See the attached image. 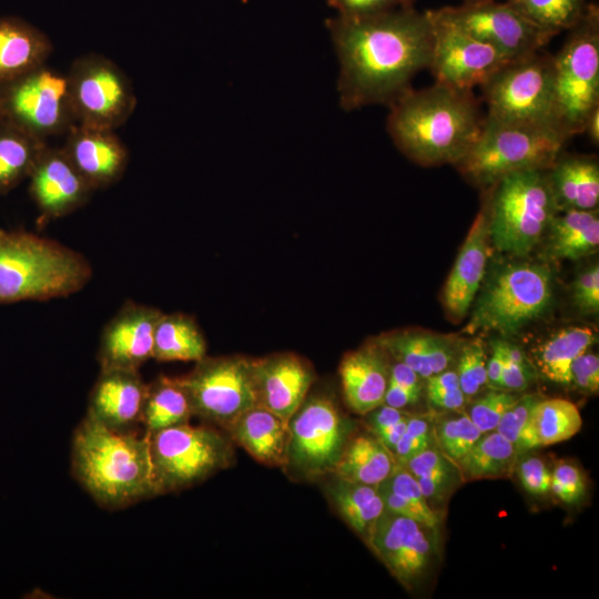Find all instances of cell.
Segmentation results:
<instances>
[{
    "instance_id": "38",
    "label": "cell",
    "mask_w": 599,
    "mask_h": 599,
    "mask_svg": "<svg viewBox=\"0 0 599 599\" xmlns=\"http://www.w3.org/2000/svg\"><path fill=\"white\" fill-rule=\"evenodd\" d=\"M439 335L420 331H396L383 334L377 343L395 361L402 362L422 378L433 375L430 355Z\"/></svg>"
},
{
    "instance_id": "22",
    "label": "cell",
    "mask_w": 599,
    "mask_h": 599,
    "mask_svg": "<svg viewBox=\"0 0 599 599\" xmlns=\"http://www.w3.org/2000/svg\"><path fill=\"white\" fill-rule=\"evenodd\" d=\"M139 370L109 368L100 375L89 396L87 415L114 430H129L141 423L146 395Z\"/></svg>"
},
{
    "instance_id": "42",
    "label": "cell",
    "mask_w": 599,
    "mask_h": 599,
    "mask_svg": "<svg viewBox=\"0 0 599 599\" xmlns=\"http://www.w3.org/2000/svg\"><path fill=\"white\" fill-rule=\"evenodd\" d=\"M379 485L415 507L427 527L435 529L438 525V517L426 501L416 478L403 465L397 463L392 474Z\"/></svg>"
},
{
    "instance_id": "37",
    "label": "cell",
    "mask_w": 599,
    "mask_h": 599,
    "mask_svg": "<svg viewBox=\"0 0 599 599\" xmlns=\"http://www.w3.org/2000/svg\"><path fill=\"white\" fill-rule=\"evenodd\" d=\"M534 423L540 446H548L573 437L581 429L582 418L573 403L549 398L537 403Z\"/></svg>"
},
{
    "instance_id": "1",
    "label": "cell",
    "mask_w": 599,
    "mask_h": 599,
    "mask_svg": "<svg viewBox=\"0 0 599 599\" xmlns=\"http://www.w3.org/2000/svg\"><path fill=\"white\" fill-rule=\"evenodd\" d=\"M339 62L337 91L345 111L370 104L390 105L428 68L433 21L414 7L361 18L325 21Z\"/></svg>"
},
{
    "instance_id": "3",
    "label": "cell",
    "mask_w": 599,
    "mask_h": 599,
    "mask_svg": "<svg viewBox=\"0 0 599 599\" xmlns=\"http://www.w3.org/2000/svg\"><path fill=\"white\" fill-rule=\"evenodd\" d=\"M71 469L105 508L119 509L158 496L149 435L114 430L88 415L72 438Z\"/></svg>"
},
{
    "instance_id": "50",
    "label": "cell",
    "mask_w": 599,
    "mask_h": 599,
    "mask_svg": "<svg viewBox=\"0 0 599 599\" xmlns=\"http://www.w3.org/2000/svg\"><path fill=\"white\" fill-rule=\"evenodd\" d=\"M337 16L361 18L378 14L399 6L398 0H326Z\"/></svg>"
},
{
    "instance_id": "35",
    "label": "cell",
    "mask_w": 599,
    "mask_h": 599,
    "mask_svg": "<svg viewBox=\"0 0 599 599\" xmlns=\"http://www.w3.org/2000/svg\"><path fill=\"white\" fill-rule=\"evenodd\" d=\"M519 451L497 430L485 433L456 463L464 479L499 478L515 468Z\"/></svg>"
},
{
    "instance_id": "44",
    "label": "cell",
    "mask_w": 599,
    "mask_h": 599,
    "mask_svg": "<svg viewBox=\"0 0 599 599\" xmlns=\"http://www.w3.org/2000/svg\"><path fill=\"white\" fill-rule=\"evenodd\" d=\"M434 434L427 419L409 415L406 429L393 454L397 463H403L417 453L430 447Z\"/></svg>"
},
{
    "instance_id": "26",
    "label": "cell",
    "mask_w": 599,
    "mask_h": 599,
    "mask_svg": "<svg viewBox=\"0 0 599 599\" xmlns=\"http://www.w3.org/2000/svg\"><path fill=\"white\" fill-rule=\"evenodd\" d=\"M52 48L50 39L29 22L0 18V84L45 64Z\"/></svg>"
},
{
    "instance_id": "30",
    "label": "cell",
    "mask_w": 599,
    "mask_h": 599,
    "mask_svg": "<svg viewBox=\"0 0 599 599\" xmlns=\"http://www.w3.org/2000/svg\"><path fill=\"white\" fill-rule=\"evenodd\" d=\"M596 341L593 329L586 326L561 328L546 338L534 351L539 373L548 380L570 385V367Z\"/></svg>"
},
{
    "instance_id": "51",
    "label": "cell",
    "mask_w": 599,
    "mask_h": 599,
    "mask_svg": "<svg viewBox=\"0 0 599 599\" xmlns=\"http://www.w3.org/2000/svg\"><path fill=\"white\" fill-rule=\"evenodd\" d=\"M457 475H459V473L439 474L415 478L426 501L429 505V501L440 500L446 496L448 490L453 488Z\"/></svg>"
},
{
    "instance_id": "62",
    "label": "cell",
    "mask_w": 599,
    "mask_h": 599,
    "mask_svg": "<svg viewBox=\"0 0 599 599\" xmlns=\"http://www.w3.org/2000/svg\"><path fill=\"white\" fill-rule=\"evenodd\" d=\"M499 1V0H465V2Z\"/></svg>"
},
{
    "instance_id": "11",
    "label": "cell",
    "mask_w": 599,
    "mask_h": 599,
    "mask_svg": "<svg viewBox=\"0 0 599 599\" xmlns=\"http://www.w3.org/2000/svg\"><path fill=\"white\" fill-rule=\"evenodd\" d=\"M65 75L74 124L114 131L133 113L136 98L132 83L106 57L82 55Z\"/></svg>"
},
{
    "instance_id": "32",
    "label": "cell",
    "mask_w": 599,
    "mask_h": 599,
    "mask_svg": "<svg viewBox=\"0 0 599 599\" xmlns=\"http://www.w3.org/2000/svg\"><path fill=\"white\" fill-rule=\"evenodd\" d=\"M326 488L329 500L344 521L366 540L385 509L377 487L335 476Z\"/></svg>"
},
{
    "instance_id": "45",
    "label": "cell",
    "mask_w": 599,
    "mask_h": 599,
    "mask_svg": "<svg viewBox=\"0 0 599 599\" xmlns=\"http://www.w3.org/2000/svg\"><path fill=\"white\" fill-rule=\"evenodd\" d=\"M399 464L416 478L459 473L454 461L445 456L439 449L433 447H428Z\"/></svg>"
},
{
    "instance_id": "19",
    "label": "cell",
    "mask_w": 599,
    "mask_h": 599,
    "mask_svg": "<svg viewBox=\"0 0 599 599\" xmlns=\"http://www.w3.org/2000/svg\"><path fill=\"white\" fill-rule=\"evenodd\" d=\"M163 312L128 300L104 325L97 354L100 369L139 370L153 353L155 326Z\"/></svg>"
},
{
    "instance_id": "53",
    "label": "cell",
    "mask_w": 599,
    "mask_h": 599,
    "mask_svg": "<svg viewBox=\"0 0 599 599\" xmlns=\"http://www.w3.org/2000/svg\"><path fill=\"white\" fill-rule=\"evenodd\" d=\"M368 414V423L374 435L389 428L409 415L402 409L385 404L379 405Z\"/></svg>"
},
{
    "instance_id": "4",
    "label": "cell",
    "mask_w": 599,
    "mask_h": 599,
    "mask_svg": "<svg viewBox=\"0 0 599 599\" xmlns=\"http://www.w3.org/2000/svg\"><path fill=\"white\" fill-rule=\"evenodd\" d=\"M92 275L82 253L32 232L0 227V304L68 297Z\"/></svg>"
},
{
    "instance_id": "7",
    "label": "cell",
    "mask_w": 599,
    "mask_h": 599,
    "mask_svg": "<svg viewBox=\"0 0 599 599\" xmlns=\"http://www.w3.org/2000/svg\"><path fill=\"white\" fill-rule=\"evenodd\" d=\"M556 118L571 138L585 132L590 113L599 106V9L589 4L554 55Z\"/></svg>"
},
{
    "instance_id": "61",
    "label": "cell",
    "mask_w": 599,
    "mask_h": 599,
    "mask_svg": "<svg viewBox=\"0 0 599 599\" xmlns=\"http://www.w3.org/2000/svg\"><path fill=\"white\" fill-rule=\"evenodd\" d=\"M400 7H413L414 0H398Z\"/></svg>"
},
{
    "instance_id": "60",
    "label": "cell",
    "mask_w": 599,
    "mask_h": 599,
    "mask_svg": "<svg viewBox=\"0 0 599 599\" xmlns=\"http://www.w3.org/2000/svg\"><path fill=\"white\" fill-rule=\"evenodd\" d=\"M590 138V140L598 144L599 141V106L596 108L590 115L588 116L585 132Z\"/></svg>"
},
{
    "instance_id": "16",
    "label": "cell",
    "mask_w": 599,
    "mask_h": 599,
    "mask_svg": "<svg viewBox=\"0 0 599 599\" xmlns=\"http://www.w3.org/2000/svg\"><path fill=\"white\" fill-rule=\"evenodd\" d=\"M429 14L433 21V48L428 69L435 82L473 91L510 61L491 45L436 18L432 10Z\"/></svg>"
},
{
    "instance_id": "31",
    "label": "cell",
    "mask_w": 599,
    "mask_h": 599,
    "mask_svg": "<svg viewBox=\"0 0 599 599\" xmlns=\"http://www.w3.org/2000/svg\"><path fill=\"white\" fill-rule=\"evenodd\" d=\"M205 356L206 341L195 318L184 313H163L154 331L152 358L196 363Z\"/></svg>"
},
{
    "instance_id": "6",
    "label": "cell",
    "mask_w": 599,
    "mask_h": 599,
    "mask_svg": "<svg viewBox=\"0 0 599 599\" xmlns=\"http://www.w3.org/2000/svg\"><path fill=\"white\" fill-rule=\"evenodd\" d=\"M488 189L483 205L493 245L502 253L526 256L559 212L546 170L515 172Z\"/></svg>"
},
{
    "instance_id": "8",
    "label": "cell",
    "mask_w": 599,
    "mask_h": 599,
    "mask_svg": "<svg viewBox=\"0 0 599 599\" xmlns=\"http://www.w3.org/2000/svg\"><path fill=\"white\" fill-rule=\"evenodd\" d=\"M149 438L158 495L191 487L233 461L231 441L212 427L185 423Z\"/></svg>"
},
{
    "instance_id": "41",
    "label": "cell",
    "mask_w": 599,
    "mask_h": 599,
    "mask_svg": "<svg viewBox=\"0 0 599 599\" xmlns=\"http://www.w3.org/2000/svg\"><path fill=\"white\" fill-rule=\"evenodd\" d=\"M456 373L460 389L467 398L476 395L487 384V355L480 339L471 341L463 347Z\"/></svg>"
},
{
    "instance_id": "21",
    "label": "cell",
    "mask_w": 599,
    "mask_h": 599,
    "mask_svg": "<svg viewBox=\"0 0 599 599\" xmlns=\"http://www.w3.org/2000/svg\"><path fill=\"white\" fill-rule=\"evenodd\" d=\"M62 150L94 191L116 183L129 162V151L113 130L73 124Z\"/></svg>"
},
{
    "instance_id": "13",
    "label": "cell",
    "mask_w": 599,
    "mask_h": 599,
    "mask_svg": "<svg viewBox=\"0 0 599 599\" xmlns=\"http://www.w3.org/2000/svg\"><path fill=\"white\" fill-rule=\"evenodd\" d=\"M3 120L45 141L74 124L67 75L45 64L0 84Z\"/></svg>"
},
{
    "instance_id": "24",
    "label": "cell",
    "mask_w": 599,
    "mask_h": 599,
    "mask_svg": "<svg viewBox=\"0 0 599 599\" xmlns=\"http://www.w3.org/2000/svg\"><path fill=\"white\" fill-rule=\"evenodd\" d=\"M342 390L347 406L367 415L384 402L389 378L386 352L377 343L347 353L339 365Z\"/></svg>"
},
{
    "instance_id": "10",
    "label": "cell",
    "mask_w": 599,
    "mask_h": 599,
    "mask_svg": "<svg viewBox=\"0 0 599 599\" xmlns=\"http://www.w3.org/2000/svg\"><path fill=\"white\" fill-rule=\"evenodd\" d=\"M554 73V55L539 51L507 62L481 85L486 116L561 129L555 110Z\"/></svg>"
},
{
    "instance_id": "2",
    "label": "cell",
    "mask_w": 599,
    "mask_h": 599,
    "mask_svg": "<svg viewBox=\"0 0 599 599\" xmlns=\"http://www.w3.org/2000/svg\"><path fill=\"white\" fill-rule=\"evenodd\" d=\"M389 109L387 131L393 142L424 166L455 165L479 136L485 119L473 91L439 82L410 88Z\"/></svg>"
},
{
    "instance_id": "55",
    "label": "cell",
    "mask_w": 599,
    "mask_h": 599,
    "mask_svg": "<svg viewBox=\"0 0 599 599\" xmlns=\"http://www.w3.org/2000/svg\"><path fill=\"white\" fill-rule=\"evenodd\" d=\"M420 397V392L412 390L388 380L383 404L402 409L416 403Z\"/></svg>"
},
{
    "instance_id": "47",
    "label": "cell",
    "mask_w": 599,
    "mask_h": 599,
    "mask_svg": "<svg viewBox=\"0 0 599 599\" xmlns=\"http://www.w3.org/2000/svg\"><path fill=\"white\" fill-rule=\"evenodd\" d=\"M572 300L586 314L599 311V266L596 264L582 272L572 285Z\"/></svg>"
},
{
    "instance_id": "46",
    "label": "cell",
    "mask_w": 599,
    "mask_h": 599,
    "mask_svg": "<svg viewBox=\"0 0 599 599\" xmlns=\"http://www.w3.org/2000/svg\"><path fill=\"white\" fill-rule=\"evenodd\" d=\"M586 489L580 470L571 464L560 463L551 473L550 490L564 502L578 501Z\"/></svg>"
},
{
    "instance_id": "43",
    "label": "cell",
    "mask_w": 599,
    "mask_h": 599,
    "mask_svg": "<svg viewBox=\"0 0 599 599\" xmlns=\"http://www.w3.org/2000/svg\"><path fill=\"white\" fill-rule=\"evenodd\" d=\"M518 399L508 392H489L471 404L467 415L483 434L493 432Z\"/></svg>"
},
{
    "instance_id": "54",
    "label": "cell",
    "mask_w": 599,
    "mask_h": 599,
    "mask_svg": "<svg viewBox=\"0 0 599 599\" xmlns=\"http://www.w3.org/2000/svg\"><path fill=\"white\" fill-rule=\"evenodd\" d=\"M427 396L433 406L444 410H458L465 405L467 399L460 387L450 389H427Z\"/></svg>"
},
{
    "instance_id": "27",
    "label": "cell",
    "mask_w": 599,
    "mask_h": 599,
    "mask_svg": "<svg viewBox=\"0 0 599 599\" xmlns=\"http://www.w3.org/2000/svg\"><path fill=\"white\" fill-rule=\"evenodd\" d=\"M546 173L559 211L597 210L599 165L595 156L561 153Z\"/></svg>"
},
{
    "instance_id": "9",
    "label": "cell",
    "mask_w": 599,
    "mask_h": 599,
    "mask_svg": "<svg viewBox=\"0 0 599 599\" xmlns=\"http://www.w3.org/2000/svg\"><path fill=\"white\" fill-rule=\"evenodd\" d=\"M551 298L552 277L547 265L521 263L506 266L484 290L466 331L511 336L540 316Z\"/></svg>"
},
{
    "instance_id": "63",
    "label": "cell",
    "mask_w": 599,
    "mask_h": 599,
    "mask_svg": "<svg viewBox=\"0 0 599 599\" xmlns=\"http://www.w3.org/2000/svg\"><path fill=\"white\" fill-rule=\"evenodd\" d=\"M2 121H3V116H2V113H1V109H0V124H1Z\"/></svg>"
},
{
    "instance_id": "49",
    "label": "cell",
    "mask_w": 599,
    "mask_h": 599,
    "mask_svg": "<svg viewBox=\"0 0 599 599\" xmlns=\"http://www.w3.org/2000/svg\"><path fill=\"white\" fill-rule=\"evenodd\" d=\"M570 384L587 393L599 389V358L597 354L583 353L570 367Z\"/></svg>"
},
{
    "instance_id": "20",
    "label": "cell",
    "mask_w": 599,
    "mask_h": 599,
    "mask_svg": "<svg viewBox=\"0 0 599 599\" xmlns=\"http://www.w3.org/2000/svg\"><path fill=\"white\" fill-rule=\"evenodd\" d=\"M257 405L290 423L311 389L315 374L308 362L293 353L252 359Z\"/></svg>"
},
{
    "instance_id": "34",
    "label": "cell",
    "mask_w": 599,
    "mask_h": 599,
    "mask_svg": "<svg viewBox=\"0 0 599 599\" xmlns=\"http://www.w3.org/2000/svg\"><path fill=\"white\" fill-rule=\"evenodd\" d=\"M191 417L186 394L176 377L160 375L148 384L141 416L145 434L189 423Z\"/></svg>"
},
{
    "instance_id": "48",
    "label": "cell",
    "mask_w": 599,
    "mask_h": 599,
    "mask_svg": "<svg viewBox=\"0 0 599 599\" xmlns=\"http://www.w3.org/2000/svg\"><path fill=\"white\" fill-rule=\"evenodd\" d=\"M522 487L530 494L542 495L550 490L551 471L542 459L527 457L518 465Z\"/></svg>"
},
{
    "instance_id": "33",
    "label": "cell",
    "mask_w": 599,
    "mask_h": 599,
    "mask_svg": "<svg viewBox=\"0 0 599 599\" xmlns=\"http://www.w3.org/2000/svg\"><path fill=\"white\" fill-rule=\"evenodd\" d=\"M47 146L40 140L3 120L0 124V196L6 195L31 174Z\"/></svg>"
},
{
    "instance_id": "17",
    "label": "cell",
    "mask_w": 599,
    "mask_h": 599,
    "mask_svg": "<svg viewBox=\"0 0 599 599\" xmlns=\"http://www.w3.org/2000/svg\"><path fill=\"white\" fill-rule=\"evenodd\" d=\"M415 519L385 510L365 542L405 587L416 583L429 568L433 555L428 530Z\"/></svg>"
},
{
    "instance_id": "14",
    "label": "cell",
    "mask_w": 599,
    "mask_h": 599,
    "mask_svg": "<svg viewBox=\"0 0 599 599\" xmlns=\"http://www.w3.org/2000/svg\"><path fill=\"white\" fill-rule=\"evenodd\" d=\"M288 427L285 465L304 477L333 473L351 429L333 398L326 394L306 396Z\"/></svg>"
},
{
    "instance_id": "39",
    "label": "cell",
    "mask_w": 599,
    "mask_h": 599,
    "mask_svg": "<svg viewBox=\"0 0 599 599\" xmlns=\"http://www.w3.org/2000/svg\"><path fill=\"white\" fill-rule=\"evenodd\" d=\"M540 399V396L532 394L519 397L517 403L504 414L495 429L519 453L540 446L534 423V410Z\"/></svg>"
},
{
    "instance_id": "52",
    "label": "cell",
    "mask_w": 599,
    "mask_h": 599,
    "mask_svg": "<svg viewBox=\"0 0 599 599\" xmlns=\"http://www.w3.org/2000/svg\"><path fill=\"white\" fill-rule=\"evenodd\" d=\"M529 383L530 373L527 368V364L515 363L506 357L499 389L520 392L526 389Z\"/></svg>"
},
{
    "instance_id": "59",
    "label": "cell",
    "mask_w": 599,
    "mask_h": 599,
    "mask_svg": "<svg viewBox=\"0 0 599 599\" xmlns=\"http://www.w3.org/2000/svg\"><path fill=\"white\" fill-rule=\"evenodd\" d=\"M408 417H409V415L407 417H405L404 419H402L400 422H398L397 424L390 426L389 428L379 432L375 436L387 448H389L392 451H394L396 445L398 444V441L400 440L402 436L405 433Z\"/></svg>"
},
{
    "instance_id": "56",
    "label": "cell",
    "mask_w": 599,
    "mask_h": 599,
    "mask_svg": "<svg viewBox=\"0 0 599 599\" xmlns=\"http://www.w3.org/2000/svg\"><path fill=\"white\" fill-rule=\"evenodd\" d=\"M420 379L422 377L415 370H413L410 367H408L402 362L396 361V363L392 367H389L388 380L412 390L422 393Z\"/></svg>"
},
{
    "instance_id": "28",
    "label": "cell",
    "mask_w": 599,
    "mask_h": 599,
    "mask_svg": "<svg viewBox=\"0 0 599 599\" xmlns=\"http://www.w3.org/2000/svg\"><path fill=\"white\" fill-rule=\"evenodd\" d=\"M549 256L557 260H579L599 245L597 210L559 211L548 226Z\"/></svg>"
},
{
    "instance_id": "12",
    "label": "cell",
    "mask_w": 599,
    "mask_h": 599,
    "mask_svg": "<svg viewBox=\"0 0 599 599\" xmlns=\"http://www.w3.org/2000/svg\"><path fill=\"white\" fill-rule=\"evenodd\" d=\"M176 378L192 415L225 429L257 405L252 359L243 356H205L187 375Z\"/></svg>"
},
{
    "instance_id": "15",
    "label": "cell",
    "mask_w": 599,
    "mask_h": 599,
    "mask_svg": "<svg viewBox=\"0 0 599 599\" xmlns=\"http://www.w3.org/2000/svg\"><path fill=\"white\" fill-rule=\"evenodd\" d=\"M432 12L436 18L491 45L510 61L540 51L554 38L507 1L464 2Z\"/></svg>"
},
{
    "instance_id": "25",
    "label": "cell",
    "mask_w": 599,
    "mask_h": 599,
    "mask_svg": "<svg viewBox=\"0 0 599 599\" xmlns=\"http://www.w3.org/2000/svg\"><path fill=\"white\" fill-rule=\"evenodd\" d=\"M226 430L256 460L271 466L285 465L288 423L271 410L255 405L237 417Z\"/></svg>"
},
{
    "instance_id": "5",
    "label": "cell",
    "mask_w": 599,
    "mask_h": 599,
    "mask_svg": "<svg viewBox=\"0 0 599 599\" xmlns=\"http://www.w3.org/2000/svg\"><path fill=\"white\" fill-rule=\"evenodd\" d=\"M569 139L552 124L501 122L485 115L479 136L455 165L469 182L488 187L515 172L549 169Z\"/></svg>"
},
{
    "instance_id": "40",
    "label": "cell",
    "mask_w": 599,
    "mask_h": 599,
    "mask_svg": "<svg viewBox=\"0 0 599 599\" xmlns=\"http://www.w3.org/2000/svg\"><path fill=\"white\" fill-rule=\"evenodd\" d=\"M433 434L438 449L455 464L483 435L467 414L439 422Z\"/></svg>"
},
{
    "instance_id": "29",
    "label": "cell",
    "mask_w": 599,
    "mask_h": 599,
    "mask_svg": "<svg viewBox=\"0 0 599 599\" xmlns=\"http://www.w3.org/2000/svg\"><path fill=\"white\" fill-rule=\"evenodd\" d=\"M397 460L374 434L348 440L333 474L339 478L377 486L394 470Z\"/></svg>"
},
{
    "instance_id": "18",
    "label": "cell",
    "mask_w": 599,
    "mask_h": 599,
    "mask_svg": "<svg viewBox=\"0 0 599 599\" xmlns=\"http://www.w3.org/2000/svg\"><path fill=\"white\" fill-rule=\"evenodd\" d=\"M28 179L30 196L39 211L38 230L80 209L94 191L62 148L47 145Z\"/></svg>"
},
{
    "instance_id": "23",
    "label": "cell",
    "mask_w": 599,
    "mask_h": 599,
    "mask_svg": "<svg viewBox=\"0 0 599 599\" xmlns=\"http://www.w3.org/2000/svg\"><path fill=\"white\" fill-rule=\"evenodd\" d=\"M489 229L483 205L460 247L446 281L443 300L453 318L465 317L484 278L489 250Z\"/></svg>"
},
{
    "instance_id": "58",
    "label": "cell",
    "mask_w": 599,
    "mask_h": 599,
    "mask_svg": "<svg viewBox=\"0 0 599 599\" xmlns=\"http://www.w3.org/2000/svg\"><path fill=\"white\" fill-rule=\"evenodd\" d=\"M427 379V389H450L460 387L456 370L446 369L432 375Z\"/></svg>"
},
{
    "instance_id": "57",
    "label": "cell",
    "mask_w": 599,
    "mask_h": 599,
    "mask_svg": "<svg viewBox=\"0 0 599 599\" xmlns=\"http://www.w3.org/2000/svg\"><path fill=\"white\" fill-rule=\"evenodd\" d=\"M505 359L504 342L497 341L493 345V355L487 362V384L491 388L499 389Z\"/></svg>"
},
{
    "instance_id": "36",
    "label": "cell",
    "mask_w": 599,
    "mask_h": 599,
    "mask_svg": "<svg viewBox=\"0 0 599 599\" xmlns=\"http://www.w3.org/2000/svg\"><path fill=\"white\" fill-rule=\"evenodd\" d=\"M541 30L556 35L577 26L588 11L586 0H506Z\"/></svg>"
}]
</instances>
